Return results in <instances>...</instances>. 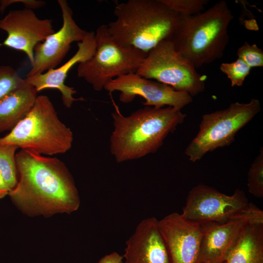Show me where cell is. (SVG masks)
Segmentation results:
<instances>
[{"mask_svg": "<svg viewBox=\"0 0 263 263\" xmlns=\"http://www.w3.org/2000/svg\"><path fill=\"white\" fill-rule=\"evenodd\" d=\"M18 182L9 194L17 205L34 213H70L79 206L73 179L56 157L21 149L16 154Z\"/></svg>", "mask_w": 263, "mask_h": 263, "instance_id": "cell-1", "label": "cell"}, {"mask_svg": "<svg viewBox=\"0 0 263 263\" xmlns=\"http://www.w3.org/2000/svg\"><path fill=\"white\" fill-rule=\"evenodd\" d=\"M113 103V130L110 137V150L117 163L156 152L166 137L176 130L187 116L181 109L170 106H145L124 116Z\"/></svg>", "mask_w": 263, "mask_h": 263, "instance_id": "cell-2", "label": "cell"}, {"mask_svg": "<svg viewBox=\"0 0 263 263\" xmlns=\"http://www.w3.org/2000/svg\"><path fill=\"white\" fill-rule=\"evenodd\" d=\"M113 14L116 19L107 25L113 41L146 54L162 41L169 40L178 17L163 0L116 2Z\"/></svg>", "mask_w": 263, "mask_h": 263, "instance_id": "cell-3", "label": "cell"}, {"mask_svg": "<svg viewBox=\"0 0 263 263\" xmlns=\"http://www.w3.org/2000/svg\"><path fill=\"white\" fill-rule=\"evenodd\" d=\"M234 18L227 2L220 0L192 16L178 14L169 39L175 50L197 69L223 57Z\"/></svg>", "mask_w": 263, "mask_h": 263, "instance_id": "cell-4", "label": "cell"}, {"mask_svg": "<svg viewBox=\"0 0 263 263\" xmlns=\"http://www.w3.org/2000/svg\"><path fill=\"white\" fill-rule=\"evenodd\" d=\"M73 140L72 130L60 120L49 97L40 95L27 114L8 134L0 138V144L53 155L69 151Z\"/></svg>", "mask_w": 263, "mask_h": 263, "instance_id": "cell-5", "label": "cell"}, {"mask_svg": "<svg viewBox=\"0 0 263 263\" xmlns=\"http://www.w3.org/2000/svg\"><path fill=\"white\" fill-rule=\"evenodd\" d=\"M260 101L231 103L226 109L204 114L195 137L185 150L189 160L195 162L207 153L230 145L238 131L260 112Z\"/></svg>", "mask_w": 263, "mask_h": 263, "instance_id": "cell-6", "label": "cell"}, {"mask_svg": "<svg viewBox=\"0 0 263 263\" xmlns=\"http://www.w3.org/2000/svg\"><path fill=\"white\" fill-rule=\"evenodd\" d=\"M94 56L78 63L77 76L84 79L96 91L117 76L136 73L147 54L133 47L117 45L110 35L106 24L99 26L94 34Z\"/></svg>", "mask_w": 263, "mask_h": 263, "instance_id": "cell-7", "label": "cell"}, {"mask_svg": "<svg viewBox=\"0 0 263 263\" xmlns=\"http://www.w3.org/2000/svg\"><path fill=\"white\" fill-rule=\"evenodd\" d=\"M136 73L192 97L205 89L207 76L200 74L168 40L162 41L148 52Z\"/></svg>", "mask_w": 263, "mask_h": 263, "instance_id": "cell-8", "label": "cell"}, {"mask_svg": "<svg viewBox=\"0 0 263 263\" xmlns=\"http://www.w3.org/2000/svg\"><path fill=\"white\" fill-rule=\"evenodd\" d=\"M250 203L244 192L240 189L228 195L201 184L188 192L181 214L188 220L201 224L236 220H245L249 224Z\"/></svg>", "mask_w": 263, "mask_h": 263, "instance_id": "cell-9", "label": "cell"}, {"mask_svg": "<svg viewBox=\"0 0 263 263\" xmlns=\"http://www.w3.org/2000/svg\"><path fill=\"white\" fill-rule=\"evenodd\" d=\"M104 89L109 94L119 92V101H132L138 96L145 99V106L160 108L166 106L179 109L190 103L192 97L188 93L178 91L157 81L148 79L136 73L122 75L109 81Z\"/></svg>", "mask_w": 263, "mask_h": 263, "instance_id": "cell-10", "label": "cell"}, {"mask_svg": "<svg viewBox=\"0 0 263 263\" xmlns=\"http://www.w3.org/2000/svg\"><path fill=\"white\" fill-rule=\"evenodd\" d=\"M63 19L62 27L49 36L34 49V60L26 76L44 73L56 68L70 50L71 44L80 42L88 32L81 28L73 18V12L66 0H58Z\"/></svg>", "mask_w": 263, "mask_h": 263, "instance_id": "cell-11", "label": "cell"}, {"mask_svg": "<svg viewBox=\"0 0 263 263\" xmlns=\"http://www.w3.org/2000/svg\"><path fill=\"white\" fill-rule=\"evenodd\" d=\"M0 29L7 36L0 47L6 46L24 52L31 65L34 60V49L55 31L50 19H40L31 9L12 10L0 19Z\"/></svg>", "mask_w": 263, "mask_h": 263, "instance_id": "cell-12", "label": "cell"}, {"mask_svg": "<svg viewBox=\"0 0 263 263\" xmlns=\"http://www.w3.org/2000/svg\"><path fill=\"white\" fill-rule=\"evenodd\" d=\"M158 226L171 263H198L203 234L202 224L173 212L158 220Z\"/></svg>", "mask_w": 263, "mask_h": 263, "instance_id": "cell-13", "label": "cell"}, {"mask_svg": "<svg viewBox=\"0 0 263 263\" xmlns=\"http://www.w3.org/2000/svg\"><path fill=\"white\" fill-rule=\"evenodd\" d=\"M95 33L88 32L85 38L77 43L78 49L75 53L60 67L50 69L43 73L26 76V83L33 86L39 92L46 89H57L61 94L63 104L70 108L73 103L84 100L82 97L75 98L76 91L72 87L65 85V80L70 70L76 64L86 61L94 54L96 44Z\"/></svg>", "mask_w": 263, "mask_h": 263, "instance_id": "cell-14", "label": "cell"}, {"mask_svg": "<svg viewBox=\"0 0 263 263\" xmlns=\"http://www.w3.org/2000/svg\"><path fill=\"white\" fill-rule=\"evenodd\" d=\"M125 244L123 263H171L155 217L141 221Z\"/></svg>", "mask_w": 263, "mask_h": 263, "instance_id": "cell-15", "label": "cell"}, {"mask_svg": "<svg viewBox=\"0 0 263 263\" xmlns=\"http://www.w3.org/2000/svg\"><path fill=\"white\" fill-rule=\"evenodd\" d=\"M248 224L243 220L202 223L203 234L198 263H225Z\"/></svg>", "mask_w": 263, "mask_h": 263, "instance_id": "cell-16", "label": "cell"}, {"mask_svg": "<svg viewBox=\"0 0 263 263\" xmlns=\"http://www.w3.org/2000/svg\"><path fill=\"white\" fill-rule=\"evenodd\" d=\"M37 93L33 86L25 82L0 99V132L12 130L27 114Z\"/></svg>", "mask_w": 263, "mask_h": 263, "instance_id": "cell-17", "label": "cell"}, {"mask_svg": "<svg viewBox=\"0 0 263 263\" xmlns=\"http://www.w3.org/2000/svg\"><path fill=\"white\" fill-rule=\"evenodd\" d=\"M225 263H263V224L245 226Z\"/></svg>", "mask_w": 263, "mask_h": 263, "instance_id": "cell-18", "label": "cell"}, {"mask_svg": "<svg viewBox=\"0 0 263 263\" xmlns=\"http://www.w3.org/2000/svg\"><path fill=\"white\" fill-rule=\"evenodd\" d=\"M19 148L13 145L0 144V174L11 189L18 182L16 151Z\"/></svg>", "mask_w": 263, "mask_h": 263, "instance_id": "cell-19", "label": "cell"}, {"mask_svg": "<svg viewBox=\"0 0 263 263\" xmlns=\"http://www.w3.org/2000/svg\"><path fill=\"white\" fill-rule=\"evenodd\" d=\"M248 191L256 197H263V150L255 159L248 173Z\"/></svg>", "mask_w": 263, "mask_h": 263, "instance_id": "cell-20", "label": "cell"}, {"mask_svg": "<svg viewBox=\"0 0 263 263\" xmlns=\"http://www.w3.org/2000/svg\"><path fill=\"white\" fill-rule=\"evenodd\" d=\"M220 69L230 80L231 86L234 87L243 85L251 68L242 59L237 58L232 62L222 63Z\"/></svg>", "mask_w": 263, "mask_h": 263, "instance_id": "cell-21", "label": "cell"}, {"mask_svg": "<svg viewBox=\"0 0 263 263\" xmlns=\"http://www.w3.org/2000/svg\"><path fill=\"white\" fill-rule=\"evenodd\" d=\"M25 82L13 67L9 65L0 66V99Z\"/></svg>", "mask_w": 263, "mask_h": 263, "instance_id": "cell-22", "label": "cell"}, {"mask_svg": "<svg viewBox=\"0 0 263 263\" xmlns=\"http://www.w3.org/2000/svg\"><path fill=\"white\" fill-rule=\"evenodd\" d=\"M171 9L179 14L192 16L204 11L209 0H163Z\"/></svg>", "mask_w": 263, "mask_h": 263, "instance_id": "cell-23", "label": "cell"}, {"mask_svg": "<svg viewBox=\"0 0 263 263\" xmlns=\"http://www.w3.org/2000/svg\"><path fill=\"white\" fill-rule=\"evenodd\" d=\"M237 56L250 68L263 66V51L255 44L244 41L237 49Z\"/></svg>", "mask_w": 263, "mask_h": 263, "instance_id": "cell-24", "label": "cell"}, {"mask_svg": "<svg viewBox=\"0 0 263 263\" xmlns=\"http://www.w3.org/2000/svg\"><path fill=\"white\" fill-rule=\"evenodd\" d=\"M16 3H22L25 8L31 10L44 6L46 2L40 0H0V13L2 14L9 6Z\"/></svg>", "mask_w": 263, "mask_h": 263, "instance_id": "cell-25", "label": "cell"}, {"mask_svg": "<svg viewBox=\"0 0 263 263\" xmlns=\"http://www.w3.org/2000/svg\"><path fill=\"white\" fill-rule=\"evenodd\" d=\"M123 256L116 252H113L101 257L97 263H123Z\"/></svg>", "mask_w": 263, "mask_h": 263, "instance_id": "cell-26", "label": "cell"}, {"mask_svg": "<svg viewBox=\"0 0 263 263\" xmlns=\"http://www.w3.org/2000/svg\"><path fill=\"white\" fill-rule=\"evenodd\" d=\"M11 190L0 174V199L9 194Z\"/></svg>", "mask_w": 263, "mask_h": 263, "instance_id": "cell-27", "label": "cell"}, {"mask_svg": "<svg viewBox=\"0 0 263 263\" xmlns=\"http://www.w3.org/2000/svg\"></svg>", "mask_w": 263, "mask_h": 263, "instance_id": "cell-28", "label": "cell"}]
</instances>
